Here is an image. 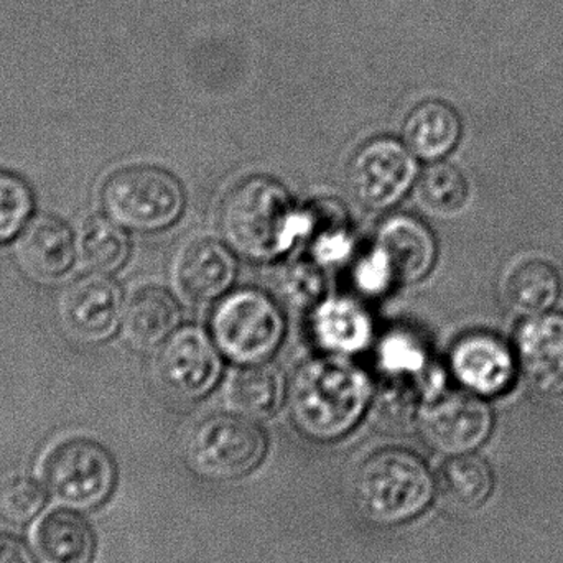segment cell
Instances as JSON below:
<instances>
[{"label": "cell", "instance_id": "6da1fadb", "mask_svg": "<svg viewBox=\"0 0 563 563\" xmlns=\"http://www.w3.org/2000/svg\"><path fill=\"white\" fill-rule=\"evenodd\" d=\"M373 400L369 376L340 356L317 357L295 371L287 409L295 429L314 442L350 433Z\"/></svg>", "mask_w": 563, "mask_h": 563}, {"label": "cell", "instance_id": "7a4b0ae2", "mask_svg": "<svg viewBox=\"0 0 563 563\" xmlns=\"http://www.w3.org/2000/svg\"><path fill=\"white\" fill-rule=\"evenodd\" d=\"M308 211H298L279 181L251 177L224 197L220 231L234 253L256 263L284 256L301 238H307Z\"/></svg>", "mask_w": 563, "mask_h": 563}, {"label": "cell", "instance_id": "3957f363", "mask_svg": "<svg viewBox=\"0 0 563 563\" xmlns=\"http://www.w3.org/2000/svg\"><path fill=\"white\" fill-rule=\"evenodd\" d=\"M432 475L423 460L402 449L373 453L361 465L354 482L357 509L377 526H399L429 508Z\"/></svg>", "mask_w": 563, "mask_h": 563}, {"label": "cell", "instance_id": "277c9868", "mask_svg": "<svg viewBox=\"0 0 563 563\" xmlns=\"http://www.w3.org/2000/svg\"><path fill=\"white\" fill-rule=\"evenodd\" d=\"M210 324L220 353L241 366L267 363L285 334L280 308L256 288L223 295L211 313Z\"/></svg>", "mask_w": 563, "mask_h": 563}, {"label": "cell", "instance_id": "5b68a950", "mask_svg": "<svg viewBox=\"0 0 563 563\" xmlns=\"http://www.w3.org/2000/svg\"><path fill=\"white\" fill-rule=\"evenodd\" d=\"M102 207L115 223L141 233L167 230L184 213L180 181L151 165L122 168L106 180Z\"/></svg>", "mask_w": 563, "mask_h": 563}, {"label": "cell", "instance_id": "8992f818", "mask_svg": "<svg viewBox=\"0 0 563 563\" xmlns=\"http://www.w3.org/2000/svg\"><path fill=\"white\" fill-rule=\"evenodd\" d=\"M191 472L211 482H230L253 473L267 453V437L256 420L220 413L195 427L187 442Z\"/></svg>", "mask_w": 563, "mask_h": 563}, {"label": "cell", "instance_id": "52a82bcc", "mask_svg": "<svg viewBox=\"0 0 563 563\" xmlns=\"http://www.w3.org/2000/svg\"><path fill=\"white\" fill-rule=\"evenodd\" d=\"M43 482L53 498L71 509H92L111 496L118 478L111 453L95 440L69 439L43 460Z\"/></svg>", "mask_w": 563, "mask_h": 563}, {"label": "cell", "instance_id": "ba28073f", "mask_svg": "<svg viewBox=\"0 0 563 563\" xmlns=\"http://www.w3.org/2000/svg\"><path fill=\"white\" fill-rule=\"evenodd\" d=\"M416 155L396 139L379 137L364 144L347 167V191L369 210L399 203L416 184Z\"/></svg>", "mask_w": 563, "mask_h": 563}, {"label": "cell", "instance_id": "9c48e42d", "mask_svg": "<svg viewBox=\"0 0 563 563\" xmlns=\"http://www.w3.org/2000/svg\"><path fill=\"white\" fill-rule=\"evenodd\" d=\"M427 445L443 455H465L485 443L493 429L488 404L473 393H442L419 413Z\"/></svg>", "mask_w": 563, "mask_h": 563}, {"label": "cell", "instance_id": "30bf717a", "mask_svg": "<svg viewBox=\"0 0 563 563\" xmlns=\"http://www.w3.org/2000/svg\"><path fill=\"white\" fill-rule=\"evenodd\" d=\"M221 356L207 331L198 327L177 328L162 344L158 376L165 389L178 399L198 400L220 380Z\"/></svg>", "mask_w": 563, "mask_h": 563}, {"label": "cell", "instance_id": "8fae6325", "mask_svg": "<svg viewBox=\"0 0 563 563\" xmlns=\"http://www.w3.org/2000/svg\"><path fill=\"white\" fill-rule=\"evenodd\" d=\"M58 321L76 343L98 344L118 330L124 314L122 291L102 274L71 282L58 298Z\"/></svg>", "mask_w": 563, "mask_h": 563}, {"label": "cell", "instance_id": "7c38bea8", "mask_svg": "<svg viewBox=\"0 0 563 563\" xmlns=\"http://www.w3.org/2000/svg\"><path fill=\"white\" fill-rule=\"evenodd\" d=\"M371 253L386 271L390 285L416 284L429 276L437 261L432 231L416 218L396 214L380 224Z\"/></svg>", "mask_w": 563, "mask_h": 563}, {"label": "cell", "instance_id": "4fadbf2b", "mask_svg": "<svg viewBox=\"0 0 563 563\" xmlns=\"http://www.w3.org/2000/svg\"><path fill=\"white\" fill-rule=\"evenodd\" d=\"M515 354L529 386L542 396L563 394V314L528 317L516 331Z\"/></svg>", "mask_w": 563, "mask_h": 563}, {"label": "cell", "instance_id": "5bb4252c", "mask_svg": "<svg viewBox=\"0 0 563 563\" xmlns=\"http://www.w3.org/2000/svg\"><path fill=\"white\" fill-rule=\"evenodd\" d=\"M450 367L468 393L496 397L511 387L518 361L515 350L501 338L478 331L456 341L450 354Z\"/></svg>", "mask_w": 563, "mask_h": 563}, {"label": "cell", "instance_id": "9a60e30c", "mask_svg": "<svg viewBox=\"0 0 563 563\" xmlns=\"http://www.w3.org/2000/svg\"><path fill=\"white\" fill-rule=\"evenodd\" d=\"M13 257L29 279L49 284L71 269L76 260V238L65 221L52 214H40L20 231Z\"/></svg>", "mask_w": 563, "mask_h": 563}, {"label": "cell", "instance_id": "2e32d148", "mask_svg": "<svg viewBox=\"0 0 563 563\" xmlns=\"http://www.w3.org/2000/svg\"><path fill=\"white\" fill-rule=\"evenodd\" d=\"M175 285L188 300L205 303L227 294L236 277V260L227 244L213 240L188 243L174 269Z\"/></svg>", "mask_w": 563, "mask_h": 563}, {"label": "cell", "instance_id": "e0dca14e", "mask_svg": "<svg viewBox=\"0 0 563 563\" xmlns=\"http://www.w3.org/2000/svg\"><path fill=\"white\" fill-rule=\"evenodd\" d=\"M310 330L318 346L336 356L357 353L373 340V320L366 308L346 297H331L318 303Z\"/></svg>", "mask_w": 563, "mask_h": 563}, {"label": "cell", "instance_id": "ac0fdd59", "mask_svg": "<svg viewBox=\"0 0 563 563\" xmlns=\"http://www.w3.org/2000/svg\"><path fill=\"white\" fill-rule=\"evenodd\" d=\"M180 323L177 300L162 288L137 291L124 307L122 333L134 350L151 351L162 346Z\"/></svg>", "mask_w": 563, "mask_h": 563}, {"label": "cell", "instance_id": "d6986e66", "mask_svg": "<svg viewBox=\"0 0 563 563\" xmlns=\"http://www.w3.org/2000/svg\"><path fill=\"white\" fill-rule=\"evenodd\" d=\"M402 137L404 144L417 158L439 162L459 144L462 121L455 109L445 102H422L407 115Z\"/></svg>", "mask_w": 563, "mask_h": 563}, {"label": "cell", "instance_id": "ffe728a7", "mask_svg": "<svg viewBox=\"0 0 563 563\" xmlns=\"http://www.w3.org/2000/svg\"><path fill=\"white\" fill-rule=\"evenodd\" d=\"M35 548L45 563H91L95 534L88 521L71 508L55 509L36 525Z\"/></svg>", "mask_w": 563, "mask_h": 563}, {"label": "cell", "instance_id": "44dd1931", "mask_svg": "<svg viewBox=\"0 0 563 563\" xmlns=\"http://www.w3.org/2000/svg\"><path fill=\"white\" fill-rule=\"evenodd\" d=\"M284 394V377L276 366L253 364L234 374L224 390V402L231 413L260 420L273 416L279 409Z\"/></svg>", "mask_w": 563, "mask_h": 563}, {"label": "cell", "instance_id": "7402d4cb", "mask_svg": "<svg viewBox=\"0 0 563 563\" xmlns=\"http://www.w3.org/2000/svg\"><path fill=\"white\" fill-rule=\"evenodd\" d=\"M76 260L89 274L115 273L131 251L128 234L111 218H88L76 233Z\"/></svg>", "mask_w": 563, "mask_h": 563}, {"label": "cell", "instance_id": "603a6c76", "mask_svg": "<svg viewBox=\"0 0 563 563\" xmlns=\"http://www.w3.org/2000/svg\"><path fill=\"white\" fill-rule=\"evenodd\" d=\"M561 295V277L554 266L532 260L519 264L506 280L509 307L521 317L548 313Z\"/></svg>", "mask_w": 563, "mask_h": 563}, {"label": "cell", "instance_id": "cb8c5ba5", "mask_svg": "<svg viewBox=\"0 0 563 563\" xmlns=\"http://www.w3.org/2000/svg\"><path fill=\"white\" fill-rule=\"evenodd\" d=\"M308 218L307 238H310L313 260L320 266H334L346 261L353 253L354 240L341 205L330 198L318 201L313 210H308Z\"/></svg>", "mask_w": 563, "mask_h": 563}, {"label": "cell", "instance_id": "d4e9b609", "mask_svg": "<svg viewBox=\"0 0 563 563\" xmlns=\"http://www.w3.org/2000/svg\"><path fill=\"white\" fill-rule=\"evenodd\" d=\"M492 492V468L479 456L456 455L440 472V493L455 508H478Z\"/></svg>", "mask_w": 563, "mask_h": 563}, {"label": "cell", "instance_id": "484cf974", "mask_svg": "<svg viewBox=\"0 0 563 563\" xmlns=\"http://www.w3.org/2000/svg\"><path fill=\"white\" fill-rule=\"evenodd\" d=\"M417 203L433 217L460 213L468 201V184L459 168L445 162H433L416 185Z\"/></svg>", "mask_w": 563, "mask_h": 563}, {"label": "cell", "instance_id": "4316f807", "mask_svg": "<svg viewBox=\"0 0 563 563\" xmlns=\"http://www.w3.org/2000/svg\"><path fill=\"white\" fill-rule=\"evenodd\" d=\"M422 397L416 379L387 376L373 393L374 420L386 430H406L419 420Z\"/></svg>", "mask_w": 563, "mask_h": 563}, {"label": "cell", "instance_id": "83f0119b", "mask_svg": "<svg viewBox=\"0 0 563 563\" xmlns=\"http://www.w3.org/2000/svg\"><path fill=\"white\" fill-rule=\"evenodd\" d=\"M33 211L29 184L12 172L0 170V244L19 236Z\"/></svg>", "mask_w": 563, "mask_h": 563}, {"label": "cell", "instance_id": "f1b7e54d", "mask_svg": "<svg viewBox=\"0 0 563 563\" xmlns=\"http://www.w3.org/2000/svg\"><path fill=\"white\" fill-rule=\"evenodd\" d=\"M379 356L387 376L409 377L417 383L433 364L426 347L407 333L389 334L380 344Z\"/></svg>", "mask_w": 563, "mask_h": 563}, {"label": "cell", "instance_id": "f546056e", "mask_svg": "<svg viewBox=\"0 0 563 563\" xmlns=\"http://www.w3.org/2000/svg\"><path fill=\"white\" fill-rule=\"evenodd\" d=\"M280 290L294 307H311L324 290V277L317 261L295 260L282 269Z\"/></svg>", "mask_w": 563, "mask_h": 563}, {"label": "cell", "instance_id": "4dcf8cb0", "mask_svg": "<svg viewBox=\"0 0 563 563\" xmlns=\"http://www.w3.org/2000/svg\"><path fill=\"white\" fill-rule=\"evenodd\" d=\"M46 492L35 479H12L0 492V515L13 525H26L45 508Z\"/></svg>", "mask_w": 563, "mask_h": 563}, {"label": "cell", "instance_id": "1f68e13d", "mask_svg": "<svg viewBox=\"0 0 563 563\" xmlns=\"http://www.w3.org/2000/svg\"><path fill=\"white\" fill-rule=\"evenodd\" d=\"M0 563H35V559L22 539L0 532Z\"/></svg>", "mask_w": 563, "mask_h": 563}]
</instances>
